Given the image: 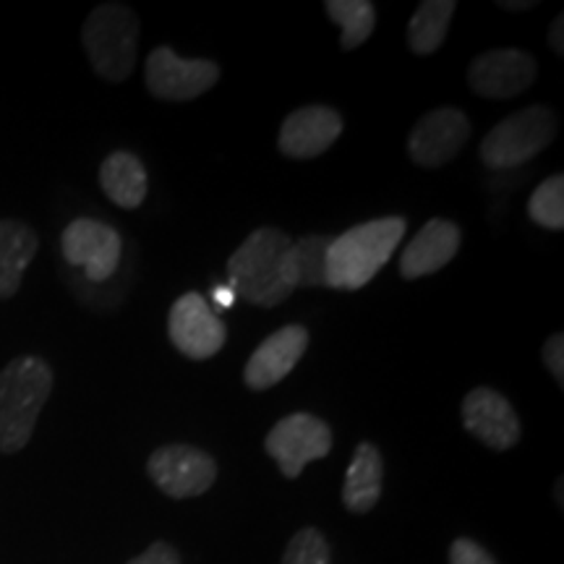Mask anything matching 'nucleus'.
<instances>
[{"label":"nucleus","mask_w":564,"mask_h":564,"mask_svg":"<svg viewBox=\"0 0 564 564\" xmlns=\"http://www.w3.org/2000/svg\"><path fill=\"white\" fill-rule=\"evenodd\" d=\"M291 243L278 228L253 230L228 259V288L236 299L267 308L291 299L299 288L288 262Z\"/></svg>","instance_id":"obj_1"},{"label":"nucleus","mask_w":564,"mask_h":564,"mask_svg":"<svg viewBox=\"0 0 564 564\" xmlns=\"http://www.w3.org/2000/svg\"><path fill=\"white\" fill-rule=\"evenodd\" d=\"M53 392V369L40 356H19L0 371V453L26 447Z\"/></svg>","instance_id":"obj_2"},{"label":"nucleus","mask_w":564,"mask_h":564,"mask_svg":"<svg viewBox=\"0 0 564 564\" xmlns=\"http://www.w3.org/2000/svg\"><path fill=\"white\" fill-rule=\"evenodd\" d=\"M403 217H379L333 238L327 253V288L361 291L390 262L405 236Z\"/></svg>","instance_id":"obj_3"},{"label":"nucleus","mask_w":564,"mask_h":564,"mask_svg":"<svg viewBox=\"0 0 564 564\" xmlns=\"http://www.w3.org/2000/svg\"><path fill=\"white\" fill-rule=\"evenodd\" d=\"M89 66L105 82L121 84L133 74L139 51V19L126 3H102L82 26Z\"/></svg>","instance_id":"obj_4"},{"label":"nucleus","mask_w":564,"mask_h":564,"mask_svg":"<svg viewBox=\"0 0 564 564\" xmlns=\"http://www.w3.org/2000/svg\"><path fill=\"white\" fill-rule=\"evenodd\" d=\"M556 137V116L546 105L512 112L486 133L481 141V160L491 171H512L544 152Z\"/></svg>","instance_id":"obj_5"},{"label":"nucleus","mask_w":564,"mask_h":564,"mask_svg":"<svg viewBox=\"0 0 564 564\" xmlns=\"http://www.w3.org/2000/svg\"><path fill=\"white\" fill-rule=\"evenodd\" d=\"M267 455L278 463L285 478H299L308 463L322 460L333 449V429L312 413H291L270 429L264 440Z\"/></svg>","instance_id":"obj_6"},{"label":"nucleus","mask_w":564,"mask_h":564,"mask_svg":"<svg viewBox=\"0 0 564 564\" xmlns=\"http://www.w3.org/2000/svg\"><path fill=\"white\" fill-rule=\"evenodd\" d=\"M144 79L154 100L188 102L220 82V66L209 58H181L173 47H154L147 55Z\"/></svg>","instance_id":"obj_7"},{"label":"nucleus","mask_w":564,"mask_h":564,"mask_svg":"<svg viewBox=\"0 0 564 564\" xmlns=\"http://www.w3.org/2000/svg\"><path fill=\"white\" fill-rule=\"evenodd\" d=\"M147 474L152 484L171 499H192L202 497L217 481V463L215 457L204 453L199 447L188 444H165L154 449Z\"/></svg>","instance_id":"obj_8"},{"label":"nucleus","mask_w":564,"mask_h":564,"mask_svg":"<svg viewBox=\"0 0 564 564\" xmlns=\"http://www.w3.org/2000/svg\"><path fill=\"white\" fill-rule=\"evenodd\" d=\"M61 251L63 259L70 267H82L91 282H108L121 264L123 241L112 225L79 217L63 230Z\"/></svg>","instance_id":"obj_9"},{"label":"nucleus","mask_w":564,"mask_h":564,"mask_svg":"<svg viewBox=\"0 0 564 564\" xmlns=\"http://www.w3.org/2000/svg\"><path fill=\"white\" fill-rule=\"evenodd\" d=\"M539 76V63L531 53L518 47H499L476 55L468 66V84L478 97L512 100L525 95Z\"/></svg>","instance_id":"obj_10"},{"label":"nucleus","mask_w":564,"mask_h":564,"mask_svg":"<svg viewBox=\"0 0 564 564\" xmlns=\"http://www.w3.org/2000/svg\"><path fill=\"white\" fill-rule=\"evenodd\" d=\"M167 335L178 352L192 361L217 356L228 340L223 319L212 312L207 299L199 293H186L173 303L167 316Z\"/></svg>","instance_id":"obj_11"},{"label":"nucleus","mask_w":564,"mask_h":564,"mask_svg":"<svg viewBox=\"0 0 564 564\" xmlns=\"http://www.w3.org/2000/svg\"><path fill=\"white\" fill-rule=\"evenodd\" d=\"M470 139V118L460 108H436L415 121L408 154L421 167H442L457 158Z\"/></svg>","instance_id":"obj_12"},{"label":"nucleus","mask_w":564,"mask_h":564,"mask_svg":"<svg viewBox=\"0 0 564 564\" xmlns=\"http://www.w3.org/2000/svg\"><path fill=\"white\" fill-rule=\"evenodd\" d=\"M465 432L481 440L494 453H507L520 442V419L510 400L491 387H476L463 400Z\"/></svg>","instance_id":"obj_13"},{"label":"nucleus","mask_w":564,"mask_h":564,"mask_svg":"<svg viewBox=\"0 0 564 564\" xmlns=\"http://www.w3.org/2000/svg\"><path fill=\"white\" fill-rule=\"evenodd\" d=\"M343 116L329 105H306L293 110L280 126L278 147L285 158L312 160L343 137Z\"/></svg>","instance_id":"obj_14"},{"label":"nucleus","mask_w":564,"mask_h":564,"mask_svg":"<svg viewBox=\"0 0 564 564\" xmlns=\"http://www.w3.org/2000/svg\"><path fill=\"white\" fill-rule=\"evenodd\" d=\"M308 348V329L303 324H288V327L272 333L251 352L243 369V382L253 392H264L280 384L291 373L303 352Z\"/></svg>","instance_id":"obj_15"},{"label":"nucleus","mask_w":564,"mask_h":564,"mask_svg":"<svg viewBox=\"0 0 564 564\" xmlns=\"http://www.w3.org/2000/svg\"><path fill=\"white\" fill-rule=\"evenodd\" d=\"M460 241L463 230L453 220L434 217L408 243L403 257H400V274L405 280H419L426 278V274L440 272L442 267L453 262L457 249H460Z\"/></svg>","instance_id":"obj_16"},{"label":"nucleus","mask_w":564,"mask_h":564,"mask_svg":"<svg viewBox=\"0 0 564 564\" xmlns=\"http://www.w3.org/2000/svg\"><path fill=\"white\" fill-rule=\"evenodd\" d=\"M384 486V457L377 444L361 442L345 470L343 505L352 514H366L377 507Z\"/></svg>","instance_id":"obj_17"},{"label":"nucleus","mask_w":564,"mask_h":564,"mask_svg":"<svg viewBox=\"0 0 564 564\" xmlns=\"http://www.w3.org/2000/svg\"><path fill=\"white\" fill-rule=\"evenodd\" d=\"M40 236L21 220H0V301L19 293L26 267L37 257Z\"/></svg>","instance_id":"obj_18"},{"label":"nucleus","mask_w":564,"mask_h":564,"mask_svg":"<svg viewBox=\"0 0 564 564\" xmlns=\"http://www.w3.org/2000/svg\"><path fill=\"white\" fill-rule=\"evenodd\" d=\"M100 186L108 199L121 209H139L147 199V171L133 152H110L100 165Z\"/></svg>","instance_id":"obj_19"},{"label":"nucleus","mask_w":564,"mask_h":564,"mask_svg":"<svg viewBox=\"0 0 564 564\" xmlns=\"http://www.w3.org/2000/svg\"><path fill=\"white\" fill-rule=\"evenodd\" d=\"M457 6L453 0H423L408 21V45L415 55H432L444 45Z\"/></svg>","instance_id":"obj_20"},{"label":"nucleus","mask_w":564,"mask_h":564,"mask_svg":"<svg viewBox=\"0 0 564 564\" xmlns=\"http://www.w3.org/2000/svg\"><path fill=\"white\" fill-rule=\"evenodd\" d=\"M324 11L343 30V51L361 47L377 26V9H373L371 0H327Z\"/></svg>","instance_id":"obj_21"},{"label":"nucleus","mask_w":564,"mask_h":564,"mask_svg":"<svg viewBox=\"0 0 564 564\" xmlns=\"http://www.w3.org/2000/svg\"><path fill=\"white\" fill-rule=\"evenodd\" d=\"M333 236H306L293 241L288 249L295 285L299 288H327V253Z\"/></svg>","instance_id":"obj_22"},{"label":"nucleus","mask_w":564,"mask_h":564,"mask_svg":"<svg viewBox=\"0 0 564 564\" xmlns=\"http://www.w3.org/2000/svg\"><path fill=\"white\" fill-rule=\"evenodd\" d=\"M528 215L546 230L564 228V175H552L528 199Z\"/></svg>","instance_id":"obj_23"},{"label":"nucleus","mask_w":564,"mask_h":564,"mask_svg":"<svg viewBox=\"0 0 564 564\" xmlns=\"http://www.w3.org/2000/svg\"><path fill=\"white\" fill-rule=\"evenodd\" d=\"M280 564H333V552L319 528H301L288 544Z\"/></svg>","instance_id":"obj_24"},{"label":"nucleus","mask_w":564,"mask_h":564,"mask_svg":"<svg viewBox=\"0 0 564 564\" xmlns=\"http://www.w3.org/2000/svg\"><path fill=\"white\" fill-rule=\"evenodd\" d=\"M449 564H497L494 556L474 539H455L449 546Z\"/></svg>","instance_id":"obj_25"},{"label":"nucleus","mask_w":564,"mask_h":564,"mask_svg":"<svg viewBox=\"0 0 564 564\" xmlns=\"http://www.w3.org/2000/svg\"><path fill=\"white\" fill-rule=\"evenodd\" d=\"M541 356H544V366L554 377V382L562 387L564 384V335L554 333L552 337H549Z\"/></svg>","instance_id":"obj_26"},{"label":"nucleus","mask_w":564,"mask_h":564,"mask_svg":"<svg viewBox=\"0 0 564 564\" xmlns=\"http://www.w3.org/2000/svg\"><path fill=\"white\" fill-rule=\"evenodd\" d=\"M129 564H181V556L167 541H154L147 552L133 556Z\"/></svg>","instance_id":"obj_27"},{"label":"nucleus","mask_w":564,"mask_h":564,"mask_svg":"<svg viewBox=\"0 0 564 564\" xmlns=\"http://www.w3.org/2000/svg\"><path fill=\"white\" fill-rule=\"evenodd\" d=\"M549 47H552L556 55H564V17L562 13L554 19L552 30H549Z\"/></svg>","instance_id":"obj_28"},{"label":"nucleus","mask_w":564,"mask_h":564,"mask_svg":"<svg viewBox=\"0 0 564 564\" xmlns=\"http://www.w3.org/2000/svg\"><path fill=\"white\" fill-rule=\"evenodd\" d=\"M212 299H215L217 303H220L223 308H230V306H232V301H236V293H232L230 288L225 285V288H217V291L212 293Z\"/></svg>","instance_id":"obj_29"},{"label":"nucleus","mask_w":564,"mask_h":564,"mask_svg":"<svg viewBox=\"0 0 564 564\" xmlns=\"http://www.w3.org/2000/svg\"><path fill=\"white\" fill-rule=\"evenodd\" d=\"M502 9L507 11H531L535 9V3H531V0H502Z\"/></svg>","instance_id":"obj_30"},{"label":"nucleus","mask_w":564,"mask_h":564,"mask_svg":"<svg viewBox=\"0 0 564 564\" xmlns=\"http://www.w3.org/2000/svg\"><path fill=\"white\" fill-rule=\"evenodd\" d=\"M556 502H560V507H562V478L556 481Z\"/></svg>","instance_id":"obj_31"}]
</instances>
